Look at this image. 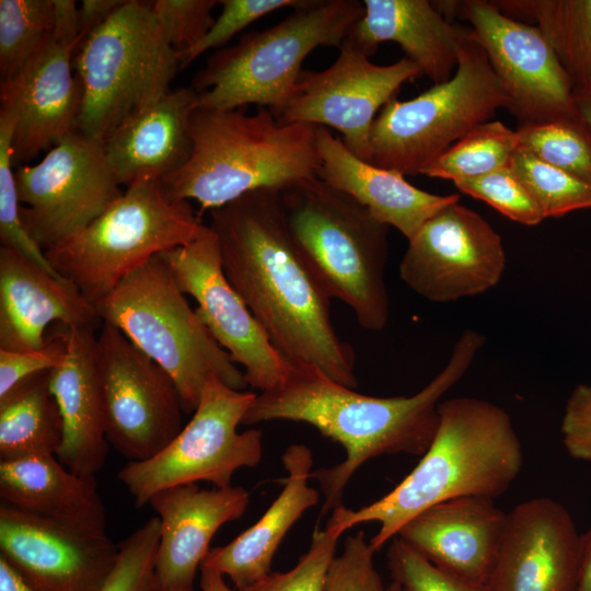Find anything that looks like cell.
<instances>
[{"label": "cell", "instance_id": "d6a6232c", "mask_svg": "<svg viewBox=\"0 0 591 591\" xmlns=\"http://www.w3.org/2000/svg\"><path fill=\"white\" fill-rule=\"evenodd\" d=\"M53 35V0H0L1 82L14 79Z\"/></svg>", "mask_w": 591, "mask_h": 591}, {"label": "cell", "instance_id": "277c9868", "mask_svg": "<svg viewBox=\"0 0 591 591\" xmlns=\"http://www.w3.org/2000/svg\"><path fill=\"white\" fill-rule=\"evenodd\" d=\"M316 126L282 123L266 107H197L190 118L188 162L161 182L176 201L195 200L201 211L258 189L283 190L317 177Z\"/></svg>", "mask_w": 591, "mask_h": 591}, {"label": "cell", "instance_id": "8992f818", "mask_svg": "<svg viewBox=\"0 0 591 591\" xmlns=\"http://www.w3.org/2000/svg\"><path fill=\"white\" fill-rule=\"evenodd\" d=\"M96 310L102 323L118 328L172 378L186 414L195 412L211 376L237 391L248 385L159 254L125 277Z\"/></svg>", "mask_w": 591, "mask_h": 591}, {"label": "cell", "instance_id": "f6af8a7d", "mask_svg": "<svg viewBox=\"0 0 591 591\" xmlns=\"http://www.w3.org/2000/svg\"><path fill=\"white\" fill-rule=\"evenodd\" d=\"M568 454L591 463V385L578 384L570 393L560 425Z\"/></svg>", "mask_w": 591, "mask_h": 591}, {"label": "cell", "instance_id": "3957f363", "mask_svg": "<svg viewBox=\"0 0 591 591\" xmlns=\"http://www.w3.org/2000/svg\"><path fill=\"white\" fill-rule=\"evenodd\" d=\"M439 425L428 450L414 470L390 493L357 510L335 508L326 526L339 536L367 522H376L369 540L378 552L421 511L466 496L496 498L506 493L523 465V450L510 415L475 397L442 399Z\"/></svg>", "mask_w": 591, "mask_h": 591}, {"label": "cell", "instance_id": "1f68e13d", "mask_svg": "<svg viewBox=\"0 0 591 591\" xmlns=\"http://www.w3.org/2000/svg\"><path fill=\"white\" fill-rule=\"evenodd\" d=\"M519 135L499 120L476 126L421 172L453 184L475 178L510 164L519 150Z\"/></svg>", "mask_w": 591, "mask_h": 591}, {"label": "cell", "instance_id": "5bb4252c", "mask_svg": "<svg viewBox=\"0 0 591 591\" xmlns=\"http://www.w3.org/2000/svg\"><path fill=\"white\" fill-rule=\"evenodd\" d=\"M14 176L22 223L44 251L88 225L123 194L104 143L78 130L38 163L19 166Z\"/></svg>", "mask_w": 591, "mask_h": 591}, {"label": "cell", "instance_id": "7a4b0ae2", "mask_svg": "<svg viewBox=\"0 0 591 591\" xmlns=\"http://www.w3.org/2000/svg\"><path fill=\"white\" fill-rule=\"evenodd\" d=\"M486 338L465 329L443 369L412 396L375 397L339 384L315 368L290 362L285 380L256 395L242 425L305 422L339 443L345 459L311 474L324 502L321 515L343 505L354 474L368 461L392 454L422 456L439 425V403L466 374Z\"/></svg>", "mask_w": 591, "mask_h": 591}, {"label": "cell", "instance_id": "603a6c76", "mask_svg": "<svg viewBox=\"0 0 591 591\" xmlns=\"http://www.w3.org/2000/svg\"><path fill=\"white\" fill-rule=\"evenodd\" d=\"M96 308L79 288L19 251L0 247V349L26 351L44 346L47 327L96 328Z\"/></svg>", "mask_w": 591, "mask_h": 591}, {"label": "cell", "instance_id": "5b68a950", "mask_svg": "<svg viewBox=\"0 0 591 591\" xmlns=\"http://www.w3.org/2000/svg\"><path fill=\"white\" fill-rule=\"evenodd\" d=\"M280 199L301 255L331 299L348 305L362 328L384 329L390 227L318 177L281 190Z\"/></svg>", "mask_w": 591, "mask_h": 591}, {"label": "cell", "instance_id": "e575fe53", "mask_svg": "<svg viewBox=\"0 0 591 591\" xmlns=\"http://www.w3.org/2000/svg\"><path fill=\"white\" fill-rule=\"evenodd\" d=\"M510 166L537 204L544 219L591 208V183L581 181L519 149Z\"/></svg>", "mask_w": 591, "mask_h": 591}, {"label": "cell", "instance_id": "2e32d148", "mask_svg": "<svg viewBox=\"0 0 591 591\" xmlns=\"http://www.w3.org/2000/svg\"><path fill=\"white\" fill-rule=\"evenodd\" d=\"M506 263L499 233L457 201L434 213L408 240L398 271L418 296L448 303L497 286Z\"/></svg>", "mask_w": 591, "mask_h": 591}, {"label": "cell", "instance_id": "e0dca14e", "mask_svg": "<svg viewBox=\"0 0 591 591\" xmlns=\"http://www.w3.org/2000/svg\"><path fill=\"white\" fill-rule=\"evenodd\" d=\"M159 256L181 290L195 299L196 312L216 341L235 364L244 368L247 384L260 392L278 386L291 363L225 277L211 229Z\"/></svg>", "mask_w": 591, "mask_h": 591}, {"label": "cell", "instance_id": "9a60e30c", "mask_svg": "<svg viewBox=\"0 0 591 591\" xmlns=\"http://www.w3.org/2000/svg\"><path fill=\"white\" fill-rule=\"evenodd\" d=\"M338 49L326 69L301 71L276 116L282 123L332 127L350 152L370 162V135L378 114L405 82L422 73L407 57L375 65L347 37Z\"/></svg>", "mask_w": 591, "mask_h": 591}, {"label": "cell", "instance_id": "ffe728a7", "mask_svg": "<svg viewBox=\"0 0 591 591\" xmlns=\"http://www.w3.org/2000/svg\"><path fill=\"white\" fill-rule=\"evenodd\" d=\"M74 55L72 46L53 35L14 79L1 82V107L15 117L13 165L21 166L78 130L82 88Z\"/></svg>", "mask_w": 591, "mask_h": 591}, {"label": "cell", "instance_id": "484cf974", "mask_svg": "<svg viewBox=\"0 0 591 591\" xmlns=\"http://www.w3.org/2000/svg\"><path fill=\"white\" fill-rule=\"evenodd\" d=\"M316 150L317 177L354 198L407 241L434 213L460 201L457 194H431L412 185L396 171L359 159L326 127L316 128Z\"/></svg>", "mask_w": 591, "mask_h": 591}, {"label": "cell", "instance_id": "d4e9b609", "mask_svg": "<svg viewBox=\"0 0 591 591\" xmlns=\"http://www.w3.org/2000/svg\"><path fill=\"white\" fill-rule=\"evenodd\" d=\"M197 107L194 86L178 88L123 121L104 142L117 183L127 188L181 170L193 152L190 118Z\"/></svg>", "mask_w": 591, "mask_h": 591}, {"label": "cell", "instance_id": "74e56055", "mask_svg": "<svg viewBox=\"0 0 591 591\" xmlns=\"http://www.w3.org/2000/svg\"><path fill=\"white\" fill-rule=\"evenodd\" d=\"M463 194L482 200L508 219L536 225L544 217L532 195L509 165L454 184Z\"/></svg>", "mask_w": 591, "mask_h": 591}, {"label": "cell", "instance_id": "60d3db41", "mask_svg": "<svg viewBox=\"0 0 591 591\" xmlns=\"http://www.w3.org/2000/svg\"><path fill=\"white\" fill-rule=\"evenodd\" d=\"M386 558L393 581L404 591H485L440 570L397 536L391 540Z\"/></svg>", "mask_w": 591, "mask_h": 591}, {"label": "cell", "instance_id": "836d02e7", "mask_svg": "<svg viewBox=\"0 0 591 591\" xmlns=\"http://www.w3.org/2000/svg\"><path fill=\"white\" fill-rule=\"evenodd\" d=\"M519 149L591 183V128L581 117L519 125Z\"/></svg>", "mask_w": 591, "mask_h": 591}, {"label": "cell", "instance_id": "cb8c5ba5", "mask_svg": "<svg viewBox=\"0 0 591 591\" xmlns=\"http://www.w3.org/2000/svg\"><path fill=\"white\" fill-rule=\"evenodd\" d=\"M49 387L62 419L58 461L80 475L104 466L108 441L97 367L95 328L67 327V352L49 372Z\"/></svg>", "mask_w": 591, "mask_h": 591}, {"label": "cell", "instance_id": "ac0fdd59", "mask_svg": "<svg viewBox=\"0 0 591 591\" xmlns=\"http://www.w3.org/2000/svg\"><path fill=\"white\" fill-rule=\"evenodd\" d=\"M0 557L32 591H99L118 557L95 534L0 503Z\"/></svg>", "mask_w": 591, "mask_h": 591}, {"label": "cell", "instance_id": "7dc6e473", "mask_svg": "<svg viewBox=\"0 0 591 591\" xmlns=\"http://www.w3.org/2000/svg\"><path fill=\"white\" fill-rule=\"evenodd\" d=\"M54 2V36L72 46L79 47L78 9L73 0H53Z\"/></svg>", "mask_w": 591, "mask_h": 591}, {"label": "cell", "instance_id": "c3c4849f", "mask_svg": "<svg viewBox=\"0 0 591 591\" xmlns=\"http://www.w3.org/2000/svg\"><path fill=\"white\" fill-rule=\"evenodd\" d=\"M0 591H32L21 576L1 557Z\"/></svg>", "mask_w": 591, "mask_h": 591}, {"label": "cell", "instance_id": "f5cc1de1", "mask_svg": "<svg viewBox=\"0 0 591 591\" xmlns=\"http://www.w3.org/2000/svg\"><path fill=\"white\" fill-rule=\"evenodd\" d=\"M386 591H404V590L398 583L392 581V583H390L386 587Z\"/></svg>", "mask_w": 591, "mask_h": 591}, {"label": "cell", "instance_id": "d590c367", "mask_svg": "<svg viewBox=\"0 0 591 591\" xmlns=\"http://www.w3.org/2000/svg\"><path fill=\"white\" fill-rule=\"evenodd\" d=\"M15 117L7 108H0V237L1 245L14 248L44 269L58 274L45 251L28 235L20 217L12 161V137Z\"/></svg>", "mask_w": 591, "mask_h": 591}, {"label": "cell", "instance_id": "bcb514c9", "mask_svg": "<svg viewBox=\"0 0 591 591\" xmlns=\"http://www.w3.org/2000/svg\"><path fill=\"white\" fill-rule=\"evenodd\" d=\"M123 2L124 0H83L78 9L79 46L95 28L102 25Z\"/></svg>", "mask_w": 591, "mask_h": 591}, {"label": "cell", "instance_id": "8d00e7d4", "mask_svg": "<svg viewBox=\"0 0 591 591\" xmlns=\"http://www.w3.org/2000/svg\"><path fill=\"white\" fill-rule=\"evenodd\" d=\"M160 521L150 518L118 544L117 561L99 591H154Z\"/></svg>", "mask_w": 591, "mask_h": 591}, {"label": "cell", "instance_id": "52a82bcc", "mask_svg": "<svg viewBox=\"0 0 591 591\" xmlns=\"http://www.w3.org/2000/svg\"><path fill=\"white\" fill-rule=\"evenodd\" d=\"M363 14V1L309 0L274 26L245 34L215 53L196 74L198 107L225 111L255 104L277 115L308 55L317 47L339 48Z\"/></svg>", "mask_w": 591, "mask_h": 591}, {"label": "cell", "instance_id": "9c48e42d", "mask_svg": "<svg viewBox=\"0 0 591 591\" xmlns=\"http://www.w3.org/2000/svg\"><path fill=\"white\" fill-rule=\"evenodd\" d=\"M82 88L78 131L102 143L128 117L167 94L181 69L151 2L124 0L79 46Z\"/></svg>", "mask_w": 591, "mask_h": 591}, {"label": "cell", "instance_id": "44dd1931", "mask_svg": "<svg viewBox=\"0 0 591 591\" xmlns=\"http://www.w3.org/2000/svg\"><path fill=\"white\" fill-rule=\"evenodd\" d=\"M248 503L250 493L233 485L201 489L187 484L154 494L149 501L160 521L154 591H194L213 535L240 519Z\"/></svg>", "mask_w": 591, "mask_h": 591}, {"label": "cell", "instance_id": "816d5d0a", "mask_svg": "<svg viewBox=\"0 0 591 591\" xmlns=\"http://www.w3.org/2000/svg\"><path fill=\"white\" fill-rule=\"evenodd\" d=\"M575 99L581 117L591 128V93L576 95Z\"/></svg>", "mask_w": 591, "mask_h": 591}, {"label": "cell", "instance_id": "f546056e", "mask_svg": "<svg viewBox=\"0 0 591 591\" xmlns=\"http://www.w3.org/2000/svg\"><path fill=\"white\" fill-rule=\"evenodd\" d=\"M49 372L24 380L0 397V460L56 455L62 419Z\"/></svg>", "mask_w": 591, "mask_h": 591}, {"label": "cell", "instance_id": "681fc988", "mask_svg": "<svg viewBox=\"0 0 591 591\" xmlns=\"http://www.w3.org/2000/svg\"><path fill=\"white\" fill-rule=\"evenodd\" d=\"M577 591H591V528L582 535V560Z\"/></svg>", "mask_w": 591, "mask_h": 591}, {"label": "cell", "instance_id": "4fadbf2b", "mask_svg": "<svg viewBox=\"0 0 591 591\" xmlns=\"http://www.w3.org/2000/svg\"><path fill=\"white\" fill-rule=\"evenodd\" d=\"M97 367L108 443L129 462L153 457L184 427L174 381L104 322L97 336Z\"/></svg>", "mask_w": 591, "mask_h": 591}, {"label": "cell", "instance_id": "83f0119b", "mask_svg": "<svg viewBox=\"0 0 591 591\" xmlns=\"http://www.w3.org/2000/svg\"><path fill=\"white\" fill-rule=\"evenodd\" d=\"M287 478L282 490L265 513L230 543L210 548L201 566L229 577L237 591L270 572L281 541L303 513L320 502V493L309 485L313 467L311 449L289 445L281 455Z\"/></svg>", "mask_w": 591, "mask_h": 591}, {"label": "cell", "instance_id": "6da1fadb", "mask_svg": "<svg viewBox=\"0 0 591 591\" xmlns=\"http://www.w3.org/2000/svg\"><path fill=\"white\" fill-rule=\"evenodd\" d=\"M223 273L290 362L356 389V354L333 324L331 297L288 228L280 190L258 189L210 210Z\"/></svg>", "mask_w": 591, "mask_h": 591}, {"label": "cell", "instance_id": "7402d4cb", "mask_svg": "<svg viewBox=\"0 0 591 591\" xmlns=\"http://www.w3.org/2000/svg\"><path fill=\"white\" fill-rule=\"evenodd\" d=\"M506 520L491 498L459 497L421 511L396 536L440 570L484 588Z\"/></svg>", "mask_w": 591, "mask_h": 591}, {"label": "cell", "instance_id": "7c38bea8", "mask_svg": "<svg viewBox=\"0 0 591 591\" xmlns=\"http://www.w3.org/2000/svg\"><path fill=\"white\" fill-rule=\"evenodd\" d=\"M441 14L471 24L520 125L580 117L571 83L534 25L501 12L493 1H432Z\"/></svg>", "mask_w": 591, "mask_h": 591}, {"label": "cell", "instance_id": "f907efd6", "mask_svg": "<svg viewBox=\"0 0 591 591\" xmlns=\"http://www.w3.org/2000/svg\"><path fill=\"white\" fill-rule=\"evenodd\" d=\"M199 586L201 591H233L219 571L200 566Z\"/></svg>", "mask_w": 591, "mask_h": 591}, {"label": "cell", "instance_id": "b9f144b4", "mask_svg": "<svg viewBox=\"0 0 591 591\" xmlns=\"http://www.w3.org/2000/svg\"><path fill=\"white\" fill-rule=\"evenodd\" d=\"M217 0H155L151 7L163 33L181 54L194 47L212 26Z\"/></svg>", "mask_w": 591, "mask_h": 591}, {"label": "cell", "instance_id": "30bf717a", "mask_svg": "<svg viewBox=\"0 0 591 591\" xmlns=\"http://www.w3.org/2000/svg\"><path fill=\"white\" fill-rule=\"evenodd\" d=\"M508 95L473 30L463 26L454 74L418 96L390 100L371 129L370 163L404 176L422 170L476 126L489 121Z\"/></svg>", "mask_w": 591, "mask_h": 591}, {"label": "cell", "instance_id": "ba28073f", "mask_svg": "<svg viewBox=\"0 0 591 591\" xmlns=\"http://www.w3.org/2000/svg\"><path fill=\"white\" fill-rule=\"evenodd\" d=\"M208 228L189 201L170 199L160 181H143L128 186L100 216L45 255L96 308L134 270L193 242Z\"/></svg>", "mask_w": 591, "mask_h": 591}, {"label": "cell", "instance_id": "4dcf8cb0", "mask_svg": "<svg viewBox=\"0 0 591 591\" xmlns=\"http://www.w3.org/2000/svg\"><path fill=\"white\" fill-rule=\"evenodd\" d=\"M510 18L536 23L565 70L573 94L591 93V0H499Z\"/></svg>", "mask_w": 591, "mask_h": 591}, {"label": "cell", "instance_id": "d6986e66", "mask_svg": "<svg viewBox=\"0 0 591 591\" xmlns=\"http://www.w3.org/2000/svg\"><path fill=\"white\" fill-rule=\"evenodd\" d=\"M582 535L569 511L549 497L514 506L485 591H577Z\"/></svg>", "mask_w": 591, "mask_h": 591}, {"label": "cell", "instance_id": "f1b7e54d", "mask_svg": "<svg viewBox=\"0 0 591 591\" xmlns=\"http://www.w3.org/2000/svg\"><path fill=\"white\" fill-rule=\"evenodd\" d=\"M0 498L23 512L107 534L95 477L71 472L55 455L0 460Z\"/></svg>", "mask_w": 591, "mask_h": 591}, {"label": "cell", "instance_id": "4316f807", "mask_svg": "<svg viewBox=\"0 0 591 591\" xmlns=\"http://www.w3.org/2000/svg\"><path fill=\"white\" fill-rule=\"evenodd\" d=\"M364 14L347 38L367 56L394 42L433 84L448 81L459 61L463 26L445 19L428 0H364Z\"/></svg>", "mask_w": 591, "mask_h": 591}, {"label": "cell", "instance_id": "ab89813d", "mask_svg": "<svg viewBox=\"0 0 591 591\" xmlns=\"http://www.w3.org/2000/svg\"><path fill=\"white\" fill-rule=\"evenodd\" d=\"M309 0H221L222 10L206 35L190 49L181 54L185 68L206 51L227 44L257 19L280 9H299Z\"/></svg>", "mask_w": 591, "mask_h": 591}, {"label": "cell", "instance_id": "7bdbcfd3", "mask_svg": "<svg viewBox=\"0 0 591 591\" xmlns=\"http://www.w3.org/2000/svg\"><path fill=\"white\" fill-rule=\"evenodd\" d=\"M374 553L363 532L349 535L329 566L326 591H386L374 565Z\"/></svg>", "mask_w": 591, "mask_h": 591}, {"label": "cell", "instance_id": "f35d334b", "mask_svg": "<svg viewBox=\"0 0 591 591\" xmlns=\"http://www.w3.org/2000/svg\"><path fill=\"white\" fill-rule=\"evenodd\" d=\"M338 540L339 535L329 528H316L308 551L294 567L285 572L270 571L240 591H326Z\"/></svg>", "mask_w": 591, "mask_h": 591}, {"label": "cell", "instance_id": "ee69618b", "mask_svg": "<svg viewBox=\"0 0 591 591\" xmlns=\"http://www.w3.org/2000/svg\"><path fill=\"white\" fill-rule=\"evenodd\" d=\"M67 352V326L59 324L43 347L26 351L0 349V397L24 380L50 371L63 360Z\"/></svg>", "mask_w": 591, "mask_h": 591}, {"label": "cell", "instance_id": "8fae6325", "mask_svg": "<svg viewBox=\"0 0 591 591\" xmlns=\"http://www.w3.org/2000/svg\"><path fill=\"white\" fill-rule=\"evenodd\" d=\"M256 395L211 376L193 417L169 445L119 471L118 478L135 506L149 505L154 494L174 486L208 482L225 488L232 486L237 470L257 466L263 456V432L256 428L237 431Z\"/></svg>", "mask_w": 591, "mask_h": 591}]
</instances>
